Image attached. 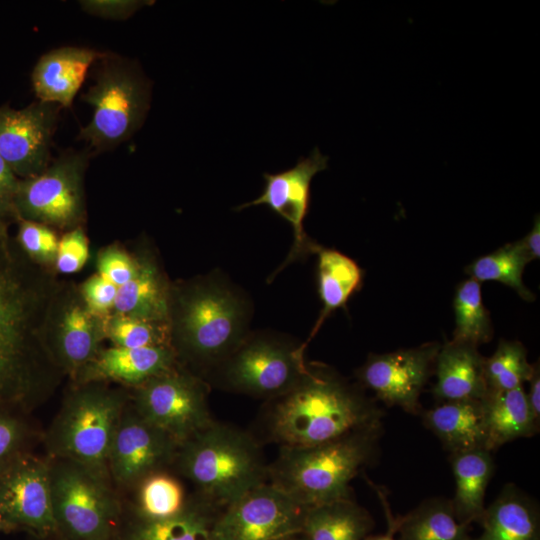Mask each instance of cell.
<instances>
[{
	"instance_id": "obj_1",
	"label": "cell",
	"mask_w": 540,
	"mask_h": 540,
	"mask_svg": "<svg viewBox=\"0 0 540 540\" xmlns=\"http://www.w3.org/2000/svg\"><path fill=\"white\" fill-rule=\"evenodd\" d=\"M384 410L326 366H308L286 393L267 400L261 414L262 441L280 448H304L383 425Z\"/></svg>"
},
{
	"instance_id": "obj_2",
	"label": "cell",
	"mask_w": 540,
	"mask_h": 540,
	"mask_svg": "<svg viewBox=\"0 0 540 540\" xmlns=\"http://www.w3.org/2000/svg\"><path fill=\"white\" fill-rule=\"evenodd\" d=\"M268 465L254 434L216 420L179 445L173 464L218 510L267 482Z\"/></svg>"
},
{
	"instance_id": "obj_3",
	"label": "cell",
	"mask_w": 540,
	"mask_h": 540,
	"mask_svg": "<svg viewBox=\"0 0 540 540\" xmlns=\"http://www.w3.org/2000/svg\"><path fill=\"white\" fill-rule=\"evenodd\" d=\"M383 425L323 444L280 448L268 482L306 508L352 498L350 482L378 455Z\"/></svg>"
},
{
	"instance_id": "obj_4",
	"label": "cell",
	"mask_w": 540,
	"mask_h": 540,
	"mask_svg": "<svg viewBox=\"0 0 540 540\" xmlns=\"http://www.w3.org/2000/svg\"><path fill=\"white\" fill-rule=\"evenodd\" d=\"M97 62L94 84L81 96L93 107L91 120L79 133L91 155L129 140L141 128L151 102V83L136 62L110 52Z\"/></svg>"
},
{
	"instance_id": "obj_5",
	"label": "cell",
	"mask_w": 540,
	"mask_h": 540,
	"mask_svg": "<svg viewBox=\"0 0 540 540\" xmlns=\"http://www.w3.org/2000/svg\"><path fill=\"white\" fill-rule=\"evenodd\" d=\"M124 405L119 395L100 389L71 396L48 431L51 456L78 462L110 477L108 455Z\"/></svg>"
},
{
	"instance_id": "obj_6",
	"label": "cell",
	"mask_w": 540,
	"mask_h": 540,
	"mask_svg": "<svg viewBox=\"0 0 540 540\" xmlns=\"http://www.w3.org/2000/svg\"><path fill=\"white\" fill-rule=\"evenodd\" d=\"M244 301L222 282L196 286L183 299L179 330L185 350L214 369L246 338Z\"/></svg>"
},
{
	"instance_id": "obj_7",
	"label": "cell",
	"mask_w": 540,
	"mask_h": 540,
	"mask_svg": "<svg viewBox=\"0 0 540 540\" xmlns=\"http://www.w3.org/2000/svg\"><path fill=\"white\" fill-rule=\"evenodd\" d=\"M49 463L57 529L73 540H107L118 507L109 477L68 459Z\"/></svg>"
},
{
	"instance_id": "obj_8",
	"label": "cell",
	"mask_w": 540,
	"mask_h": 540,
	"mask_svg": "<svg viewBox=\"0 0 540 540\" xmlns=\"http://www.w3.org/2000/svg\"><path fill=\"white\" fill-rule=\"evenodd\" d=\"M304 347L270 337L244 339L215 370V382L222 388L266 398L292 389L305 375Z\"/></svg>"
},
{
	"instance_id": "obj_9",
	"label": "cell",
	"mask_w": 540,
	"mask_h": 540,
	"mask_svg": "<svg viewBox=\"0 0 540 540\" xmlns=\"http://www.w3.org/2000/svg\"><path fill=\"white\" fill-rule=\"evenodd\" d=\"M307 509L267 481L219 511L208 540H292L303 534Z\"/></svg>"
},
{
	"instance_id": "obj_10",
	"label": "cell",
	"mask_w": 540,
	"mask_h": 540,
	"mask_svg": "<svg viewBox=\"0 0 540 540\" xmlns=\"http://www.w3.org/2000/svg\"><path fill=\"white\" fill-rule=\"evenodd\" d=\"M91 156L87 148L67 150L41 173L19 181L14 199L19 214L58 226L78 221L84 210L83 175Z\"/></svg>"
},
{
	"instance_id": "obj_11",
	"label": "cell",
	"mask_w": 540,
	"mask_h": 540,
	"mask_svg": "<svg viewBox=\"0 0 540 540\" xmlns=\"http://www.w3.org/2000/svg\"><path fill=\"white\" fill-rule=\"evenodd\" d=\"M133 408L179 445L215 421L205 384L172 370L140 385Z\"/></svg>"
},
{
	"instance_id": "obj_12",
	"label": "cell",
	"mask_w": 540,
	"mask_h": 540,
	"mask_svg": "<svg viewBox=\"0 0 540 540\" xmlns=\"http://www.w3.org/2000/svg\"><path fill=\"white\" fill-rule=\"evenodd\" d=\"M438 343L369 356L358 369L357 378L363 389H369L389 407H399L418 415L422 409L420 395L427 383L440 349Z\"/></svg>"
},
{
	"instance_id": "obj_13",
	"label": "cell",
	"mask_w": 540,
	"mask_h": 540,
	"mask_svg": "<svg viewBox=\"0 0 540 540\" xmlns=\"http://www.w3.org/2000/svg\"><path fill=\"white\" fill-rule=\"evenodd\" d=\"M178 448L179 443L134 408L124 409L108 455L109 476L122 486L140 483L173 466Z\"/></svg>"
},
{
	"instance_id": "obj_14",
	"label": "cell",
	"mask_w": 540,
	"mask_h": 540,
	"mask_svg": "<svg viewBox=\"0 0 540 540\" xmlns=\"http://www.w3.org/2000/svg\"><path fill=\"white\" fill-rule=\"evenodd\" d=\"M60 108L41 101L0 107V156L15 175L29 178L48 166Z\"/></svg>"
},
{
	"instance_id": "obj_15",
	"label": "cell",
	"mask_w": 540,
	"mask_h": 540,
	"mask_svg": "<svg viewBox=\"0 0 540 540\" xmlns=\"http://www.w3.org/2000/svg\"><path fill=\"white\" fill-rule=\"evenodd\" d=\"M328 157L315 148L308 157L300 158L295 166L279 173H264V190L255 200L242 204L236 210L249 206L266 205L292 227L294 242L284 266L296 259L315 253L318 245L305 233L304 219L310 202L313 177L327 168Z\"/></svg>"
},
{
	"instance_id": "obj_16",
	"label": "cell",
	"mask_w": 540,
	"mask_h": 540,
	"mask_svg": "<svg viewBox=\"0 0 540 540\" xmlns=\"http://www.w3.org/2000/svg\"><path fill=\"white\" fill-rule=\"evenodd\" d=\"M0 514L13 524L42 534L57 529L48 461L25 457L1 471Z\"/></svg>"
},
{
	"instance_id": "obj_17",
	"label": "cell",
	"mask_w": 540,
	"mask_h": 540,
	"mask_svg": "<svg viewBox=\"0 0 540 540\" xmlns=\"http://www.w3.org/2000/svg\"><path fill=\"white\" fill-rule=\"evenodd\" d=\"M106 54L76 46H64L43 54L31 75L38 101L71 108L89 68Z\"/></svg>"
},
{
	"instance_id": "obj_18",
	"label": "cell",
	"mask_w": 540,
	"mask_h": 540,
	"mask_svg": "<svg viewBox=\"0 0 540 540\" xmlns=\"http://www.w3.org/2000/svg\"><path fill=\"white\" fill-rule=\"evenodd\" d=\"M484 361L478 346L451 340L440 346L433 394L439 402L481 400L487 385Z\"/></svg>"
},
{
	"instance_id": "obj_19",
	"label": "cell",
	"mask_w": 540,
	"mask_h": 540,
	"mask_svg": "<svg viewBox=\"0 0 540 540\" xmlns=\"http://www.w3.org/2000/svg\"><path fill=\"white\" fill-rule=\"evenodd\" d=\"M421 415L424 425L438 437L450 454L486 449L481 400L440 402L422 411Z\"/></svg>"
},
{
	"instance_id": "obj_20",
	"label": "cell",
	"mask_w": 540,
	"mask_h": 540,
	"mask_svg": "<svg viewBox=\"0 0 540 540\" xmlns=\"http://www.w3.org/2000/svg\"><path fill=\"white\" fill-rule=\"evenodd\" d=\"M482 533L472 540H540L537 504L513 484L485 509Z\"/></svg>"
},
{
	"instance_id": "obj_21",
	"label": "cell",
	"mask_w": 540,
	"mask_h": 540,
	"mask_svg": "<svg viewBox=\"0 0 540 540\" xmlns=\"http://www.w3.org/2000/svg\"><path fill=\"white\" fill-rule=\"evenodd\" d=\"M174 354L166 345L141 348L113 347L101 352L88 366L90 379H113L142 385L171 371Z\"/></svg>"
},
{
	"instance_id": "obj_22",
	"label": "cell",
	"mask_w": 540,
	"mask_h": 540,
	"mask_svg": "<svg viewBox=\"0 0 540 540\" xmlns=\"http://www.w3.org/2000/svg\"><path fill=\"white\" fill-rule=\"evenodd\" d=\"M481 403L486 449L490 452L515 439L531 437L539 430L523 386L505 391L488 390Z\"/></svg>"
},
{
	"instance_id": "obj_23",
	"label": "cell",
	"mask_w": 540,
	"mask_h": 540,
	"mask_svg": "<svg viewBox=\"0 0 540 540\" xmlns=\"http://www.w3.org/2000/svg\"><path fill=\"white\" fill-rule=\"evenodd\" d=\"M450 462L455 480L450 501L456 518L468 526L480 523L486 509L485 493L494 472L491 452L480 448L453 453Z\"/></svg>"
},
{
	"instance_id": "obj_24",
	"label": "cell",
	"mask_w": 540,
	"mask_h": 540,
	"mask_svg": "<svg viewBox=\"0 0 540 540\" xmlns=\"http://www.w3.org/2000/svg\"><path fill=\"white\" fill-rule=\"evenodd\" d=\"M373 526L369 512L348 498L308 508L303 534L308 540H363Z\"/></svg>"
},
{
	"instance_id": "obj_25",
	"label": "cell",
	"mask_w": 540,
	"mask_h": 540,
	"mask_svg": "<svg viewBox=\"0 0 540 540\" xmlns=\"http://www.w3.org/2000/svg\"><path fill=\"white\" fill-rule=\"evenodd\" d=\"M25 308L13 284L0 271V390L22 373Z\"/></svg>"
},
{
	"instance_id": "obj_26",
	"label": "cell",
	"mask_w": 540,
	"mask_h": 540,
	"mask_svg": "<svg viewBox=\"0 0 540 540\" xmlns=\"http://www.w3.org/2000/svg\"><path fill=\"white\" fill-rule=\"evenodd\" d=\"M315 253L318 254L319 296L323 308L304 346L333 310L345 306L350 296L358 290L362 280L360 267L348 256L320 246Z\"/></svg>"
},
{
	"instance_id": "obj_27",
	"label": "cell",
	"mask_w": 540,
	"mask_h": 540,
	"mask_svg": "<svg viewBox=\"0 0 540 540\" xmlns=\"http://www.w3.org/2000/svg\"><path fill=\"white\" fill-rule=\"evenodd\" d=\"M400 540H472L469 526L458 521L450 500L424 501L400 518H394Z\"/></svg>"
},
{
	"instance_id": "obj_28",
	"label": "cell",
	"mask_w": 540,
	"mask_h": 540,
	"mask_svg": "<svg viewBox=\"0 0 540 540\" xmlns=\"http://www.w3.org/2000/svg\"><path fill=\"white\" fill-rule=\"evenodd\" d=\"M219 511L194 494L178 514L165 519H144L131 540H208Z\"/></svg>"
},
{
	"instance_id": "obj_29",
	"label": "cell",
	"mask_w": 540,
	"mask_h": 540,
	"mask_svg": "<svg viewBox=\"0 0 540 540\" xmlns=\"http://www.w3.org/2000/svg\"><path fill=\"white\" fill-rule=\"evenodd\" d=\"M113 308L116 315L151 322L166 318L167 297L156 269L150 264H141L135 277L118 287Z\"/></svg>"
},
{
	"instance_id": "obj_30",
	"label": "cell",
	"mask_w": 540,
	"mask_h": 540,
	"mask_svg": "<svg viewBox=\"0 0 540 540\" xmlns=\"http://www.w3.org/2000/svg\"><path fill=\"white\" fill-rule=\"evenodd\" d=\"M530 261L522 241L518 240L476 259L466 268V273L478 282H501L513 288L524 300L533 301L534 294L522 280L524 268Z\"/></svg>"
},
{
	"instance_id": "obj_31",
	"label": "cell",
	"mask_w": 540,
	"mask_h": 540,
	"mask_svg": "<svg viewBox=\"0 0 540 540\" xmlns=\"http://www.w3.org/2000/svg\"><path fill=\"white\" fill-rule=\"evenodd\" d=\"M454 341L479 346L489 342L493 335L489 312L482 301L481 284L473 278L463 281L454 297Z\"/></svg>"
},
{
	"instance_id": "obj_32",
	"label": "cell",
	"mask_w": 540,
	"mask_h": 540,
	"mask_svg": "<svg viewBox=\"0 0 540 540\" xmlns=\"http://www.w3.org/2000/svg\"><path fill=\"white\" fill-rule=\"evenodd\" d=\"M535 364L527 359L525 347L517 341L501 340L496 351L484 361L487 391L522 387L533 374Z\"/></svg>"
},
{
	"instance_id": "obj_33",
	"label": "cell",
	"mask_w": 540,
	"mask_h": 540,
	"mask_svg": "<svg viewBox=\"0 0 540 540\" xmlns=\"http://www.w3.org/2000/svg\"><path fill=\"white\" fill-rule=\"evenodd\" d=\"M61 325L59 347L63 360L73 368L88 364L98 342L92 315L74 306L65 313Z\"/></svg>"
},
{
	"instance_id": "obj_34",
	"label": "cell",
	"mask_w": 540,
	"mask_h": 540,
	"mask_svg": "<svg viewBox=\"0 0 540 540\" xmlns=\"http://www.w3.org/2000/svg\"><path fill=\"white\" fill-rule=\"evenodd\" d=\"M139 484V512L144 519L172 517L181 512L186 504L181 483L164 471L147 476Z\"/></svg>"
},
{
	"instance_id": "obj_35",
	"label": "cell",
	"mask_w": 540,
	"mask_h": 540,
	"mask_svg": "<svg viewBox=\"0 0 540 540\" xmlns=\"http://www.w3.org/2000/svg\"><path fill=\"white\" fill-rule=\"evenodd\" d=\"M108 333L116 347L165 345L162 342V332L153 322L130 316L116 315L110 322Z\"/></svg>"
},
{
	"instance_id": "obj_36",
	"label": "cell",
	"mask_w": 540,
	"mask_h": 540,
	"mask_svg": "<svg viewBox=\"0 0 540 540\" xmlns=\"http://www.w3.org/2000/svg\"><path fill=\"white\" fill-rule=\"evenodd\" d=\"M19 238L31 255L41 261H55L59 241L56 234L46 225L25 220L21 223Z\"/></svg>"
},
{
	"instance_id": "obj_37",
	"label": "cell",
	"mask_w": 540,
	"mask_h": 540,
	"mask_svg": "<svg viewBox=\"0 0 540 540\" xmlns=\"http://www.w3.org/2000/svg\"><path fill=\"white\" fill-rule=\"evenodd\" d=\"M88 257V240L84 232L77 228L66 233L59 241L56 267L62 273H74L84 266Z\"/></svg>"
},
{
	"instance_id": "obj_38",
	"label": "cell",
	"mask_w": 540,
	"mask_h": 540,
	"mask_svg": "<svg viewBox=\"0 0 540 540\" xmlns=\"http://www.w3.org/2000/svg\"><path fill=\"white\" fill-rule=\"evenodd\" d=\"M139 266L130 256L117 249H107L98 259L99 275L117 287L135 277Z\"/></svg>"
},
{
	"instance_id": "obj_39",
	"label": "cell",
	"mask_w": 540,
	"mask_h": 540,
	"mask_svg": "<svg viewBox=\"0 0 540 540\" xmlns=\"http://www.w3.org/2000/svg\"><path fill=\"white\" fill-rule=\"evenodd\" d=\"M118 287L101 275H94L83 286L87 311L100 316L113 308Z\"/></svg>"
},
{
	"instance_id": "obj_40",
	"label": "cell",
	"mask_w": 540,
	"mask_h": 540,
	"mask_svg": "<svg viewBox=\"0 0 540 540\" xmlns=\"http://www.w3.org/2000/svg\"><path fill=\"white\" fill-rule=\"evenodd\" d=\"M79 3L83 11L93 16L113 20H126L143 6L149 5L150 1L84 0Z\"/></svg>"
},
{
	"instance_id": "obj_41",
	"label": "cell",
	"mask_w": 540,
	"mask_h": 540,
	"mask_svg": "<svg viewBox=\"0 0 540 540\" xmlns=\"http://www.w3.org/2000/svg\"><path fill=\"white\" fill-rule=\"evenodd\" d=\"M21 436L20 424L12 418L0 415V470L14 452Z\"/></svg>"
},
{
	"instance_id": "obj_42",
	"label": "cell",
	"mask_w": 540,
	"mask_h": 540,
	"mask_svg": "<svg viewBox=\"0 0 540 540\" xmlns=\"http://www.w3.org/2000/svg\"><path fill=\"white\" fill-rule=\"evenodd\" d=\"M18 185L19 180L16 175L0 156V212L7 211L14 207V199Z\"/></svg>"
},
{
	"instance_id": "obj_43",
	"label": "cell",
	"mask_w": 540,
	"mask_h": 540,
	"mask_svg": "<svg viewBox=\"0 0 540 540\" xmlns=\"http://www.w3.org/2000/svg\"><path fill=\"white\" fill-rule=\"evenodd\" d=\"M529 391L526 392L527 402L534 420L540 423V372L539 364H535L532 376L529 379Z\"/></svg>"
},
{
	"instance_id": "obj_44",
	"label": "cell",
	"mask_w": 540,
	"mask_h": 540,
	"mask_svg": "<svg viewBox=\"0 0 540 540\" xmlns=\"http://www.w3.org/2000/svg\"><path fill=\"white\" fill-rule=\"evenodd\" d=\"M521 241L531 261L538 259L540 255V223L538 216L534 221L532 230Z\"/></svg>"
},
{
	"instance_id": "obj_45",
	"label": "cell",
	"mask_w": 540,
	"mask_h": 540,
	"mask_svg": "<svg viewBox=\"0 0 540 540\" xmlns=\"http://www.w3.org/2000/svg\"><path fill=\"white\" fill-rule=\"evenodd\" d=\"M388 531L386 534L380 535H367L363 540H395V529L393 526L388 525Z\"/></svg>"
},
{
	"instance_id": "obj_46",
	"label": "cell",
	"mask_w": 540,
	"mask_h": 540,
	"mask_svg": "<svg viewBox=\"0 0 540 540\" xmlns=\"http://www.w3.org/2000/svg\"><path fill=\"white\" fill-rule=\"evenodd\" d=\"M292 540H308L304 534H300Z\"/></svg>"
},
{
	"instance_id": "obj_47",
	"label": "cell",
	"mask_w": 540,
	"mask_h": 540,
	"mask_svg": "<svg viewBox=\"0 0 540 540\" xmlns=\"http://www.w3.org/2000/svg\"><path fill=\"white\" fill-rule=\"evenodd\" d=\"M2 519H3V518H2V516H1V514H0V525H1Z\"/></svg>"
}]
</instances>
